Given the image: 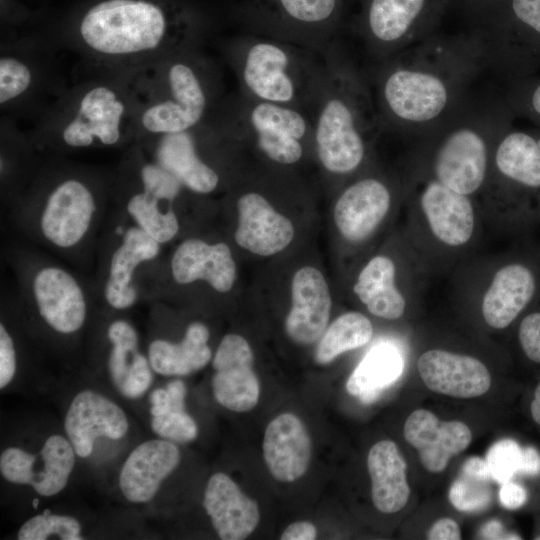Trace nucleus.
I'll list each match as a JSON object with an SVG mask.
<instances>
[{
    "label": "nucleus",
    "instance_id": "1",
    "mask_svg": "<svg viewBox=\"0 0 540 540\" xmlns=\"http://www.w3.org/2000/svg\"><path fill=\"white\" fill-rule=\"evenodd\" d=\"M488 70L479 33L429 35L366 72L383 131L416 139L446 120Z\"/></svg>",
    "mask_w": 540,
    "mask_h": 540
},
{
    "label": "nucleus",
    "instance_id": "2",
    "mask_svg": "<svg viewBox=\"0 0 540 540\" xmlns=\"http://www.w3.org/2000/svg\"><path fill=\"white\" fill-rule=\"evenodd\" d=\"M114 173L69 162L40 165L9 207L15 229L31 244L76 266L96 262L111 206Z\"/></svg>",
    "mask_w": 540,
    "mask_h": 540
},
{
    "label": "nucleus",
    "instance_id": "3",
    "mask_svg": "<svg viewBox=\"0 0 540 540\" xmlns=\"http://www.w3.org/2000/svg\"><path fill=\"white\" fill-rule=\"evenodd\" d=\"M206 28L204 14L182 0H97L72 33L92 59L125 72L199 46Z\"/></svg>",
    "mask_w": 540,
    "mask_h": 540
},
{
    "label": "nucleus",
    "instance_id": "4",
    "mask_svg": "<svg viewBox=\"0 0 540 540\" xmlns=\"http://www.w3.org/2000/svg\"><path fill=\"white\" fill-rule=\"evenodd\" d=\"M324 73L310 117L315 156L335 178H351L369 168L383 131L367 73L339 41L322 55Z\"/></svg>",
    "mask_w": 540,
    "mask_h": 540
},
{
    "label": "nucleus",
    "instance_id": "5",
    "mask_svg": "<svg viewBox=\"0 0 540 540\" xmlns=\"http://www.w3.org/2000/svg\"><path fill=\"white\" fill-rule=\"evenodd\" d=\"M136 110L135 141L196 127L221 102V75L199 50L186 48L123 72Z\"/></svg>",
    "mask_w": 540,
    "mask_h": 540
},
{
    "label": "nucleus",
    "instance_id": "6",
    "mask_svg": "<svg viewBox=\"0 0 540 540\" xmlns=\"http://www.w3.org/2000/svg\"><path fill=\"white\" fill-rule=\"evenodd\" d=\"M512 116L504 98L470 95L440 125L416 139L405 168L479 200L495 142Z\"/></svg>",
    "mask_w": 540,
    "mask_h": 540
},
{
    "label": "nucleus",
    "instance_id": "7",
    "mask_svg": "<svg viewBox=\"0 0 540 540\" xmlns=\"http://www.w3.org/2000/svg\"><path fill=\"white\" fill-rule=\"evenodd\" d=\"M404 231L432 274H451L477 254L485 226L477 198L405 168Z\"/></svg>",
    "mask_w": 540,
    "mask_h": 540
},
{
    "label": "nucleus",
    "instance_id": "8",
    "mask_svg": "<svg viewBox=\"0 0 540 540\" xmlns=\"http://www.w3.org/2000/svg\"><path fill=\"white\" fill-rule=\"evenodd\" d=\"M452 296L490 329L509 328L540 300V244L527 236L506 251L475 254L452 273Z\"/></svg>",
    "mask_w": 540,
    "mask_h": 540
},
{
    "label": "nucleus",
    "instance_id": "9",
    "mask_svg": "<svg viewBox=\"0 0 540 540\" xmlns=\"http://www.w3.org/2000/svg\"><path fill=\"white\" fill-rule=\"evenodd\" d=\"M223 54L240 94L310 115L324 73L323 56L287 41L247 32L227 39Z\"/></svg>",
    "mask_w": 540,
    "mask_h": 540
},
{
    "label": "nucleus",
    "instance_id": "10",
    "mask_svg": "<svg viewBox=\"0 0 540 540\" xmlns=\"http://www.w3.org/2000/svg\"><path fill=\"white\" fill-rule=\"evenodd\" d=\"M479 202L485 225L499 234L521 238L540 224V134L511 124L501 131Z\"/></svg>",
    "mask_w": 540,
    "mask_h": 540
},
{
    "label": "nucleus",
    "instance_id": "11",
    "mask_svg": "<svg viewBox=\"0 0 540 540\" xmlns=\"http://www.w3.org/2000/svg\"><path fill=\"white\" fill-rule=\"evenodd\" d=\"M135 122V103L124 76L91 82L73 92L31 144L36 151L57 153L123 147L135 141Z\"/></svg>",
    "mask_w": 540,
    "mask_h": 540
},
{
    "label": "nucleus",
    "instance_id": "12",
    "mask_svg": "<svg viewBox=\"0 0 540 540\" xmlns=\"http://www.w3.org/2000/svg\"><path fill=\"white\" fill-rule=\"evenodd\" d=\"M6 259L16 281V302L50 332L70 337L82 331L97 300L94 284L27 245H10Z\"/></svg>",
    "mask_w": 540,
    "mask_h": 540
},
{
    "label": "nucleus",
    "instance_id": "13",
    "mask_svg": "<svg viewBox=\"0 0 540 540\" xmlns=\"http://www.w3.org/2000/svg\"><path fill=\"white\" fill-rule=\"evenodd\" d=\"M186 191L139 144L133 143L114 172L111 207L166 245L181 231L177 202Z\"/></svg>",
    "mask_w": 540,
    "mask_h": 540
},
{
    "label": "nucleus",
    "instance_id": "14",
    "mask_svg": "<svg viewBox=\"0 0 540 540\" xmlns=\"http://www.w3.org/2000/svg\"><path fill=\"white\" fill-rule=\"evenodd\" d=\"M216 112L242 145H252L274 165L295 166L308 151L315 152L312 120L303 110L237 92L221 101Z\"/></svg>",
    "mask_w": 540,
    "mask_h": 540
},
{
    "label": "nucleus",
    "instance_id": "15",
    "mask_svg": "<svg viewBox=\"0 0 540 540\" xmlns=\"http://www.w3.org/2000/svg\"><path fill=\"white\" fill-rule=\"evenodd\" d=\"M352 0H240L232 10L244 32L324 55L338 42Z\"/></svg>",
    "mask_w": 540,
    "mask_h": 540
},
{
    "label": "nucleus",
    "instance_id": "16",
    "mask_svg": "<svg viewBox=\"0 0 540 540\" xmlns=\"http://www.w3.org/2000/svg\"><path fill=\"white\" fill-rule=\"evenodd\" d=\"M162 246L110 206L96 254L93 284L97 300L118 312L134 307L142 300L144 268L160 257Z\"/></svg>",
    "mask_w": 540,
    "mask_h": 540
},
{
    "label": "nucleus",
    "instance_id": "17",
    "mask_svg": "<svg viewBox=\"0 0 540 540\" xmlns=\"http://www.w3.org/2000/svg\"><path fill=\"white\" fill-rule=\"evenodd\" d=\"M433 276L402 229L394 251H381L365 262L352 291L370 314L395 321L420 306Z\"/></svg>",
    "mask_w": 540,
    "mask_h": 540
},
{
    "label": "nucleus",
    "instance_id": "18",
    "mask_svg": "<svg viewBox=\"0 0 540 540\" xmlns=\"http://www.w3.org/2000/svg\"><path fill=\"white\" fill-rule=\"evenodd\" d=\"M147 154L196 195H209L223 183L215 155L242 145L214 111L208 119L184 132L137 140Z\"/></svg>",
    "mask_w": 540,
    "mask_h": 540
},
{
    "label": "nucleus",
    "instance_id": "19",
    "mask_svg": "<svg viewBox=\"0 0 540 540\" xmlns=\"http://www.w3.org/2000/svg\"><path fill=\"white\" fill-rule=\"evenodd\" d=\"M351 22L373 63L436 32L454 0H357Z\"/></svg>",
    "mask_w": 540,
    "mask_h": 540
},
{
    "label": "nucleus",
    "instance_id": "20",
    "mask_svg": "<svg viewBox=\"0 0 540 540\" xmlns=\"http://www.w3.org/2000/svg\"><path fill=\"white\" fill-rule=\"evenodd\" d=\"M473 29L494 74L517 78L540 62V0H500Z\"/></svg>",
    "mask_w": 540,
    "mask_h": 540
},
{
    "label": "nucleus",
    "instance_id": "21",
    "mask_svg": "<svg viewBox=\"0 0 540 540\" xmlns=\"http://www.w3.org/2000/svg\"><path fill=\"white\" fill-rule=\"evenodd\" d=\"M404 174L376 171L374 166L348 180L333 209L335 226L351 245L370 241L404 202Z\"/></svg>",
    "mask_w": 540,
    "mask_h": 540
},
{
    "label": "nucleus",
    "instance_id": "22",
    "mask_svg": "<svg viewBox=\"0 0 540 540\" xmlns=\"http://www.w3.org/2000/svg\"><path fill=\"white\" fill-rule=\"evenodd\" d=\"M159 258L145 267L142 291L149 284L170 280L177 286L204 282L217 293H227L236 280V264L224 242L189 237L175 247L164 266Z\"/></svg>",
    "mask_w": 540,
    "mask_h": 540
},
{
    "label": "nucleus",
    "instance_id": "23",
    "mask_svg": "<svg viewBox=\"0 0 540 540\" xmlns=\"http://www.w3.org/2000/svg\"><path fill=\"white\" fill-rule=\"evenodd\" d=\"M76 452L62 435L49 436L38 454L8 447L0 455L1 475L14 484L29 485L39 495L60 493L68 483L75 465Z\"/></svg>",
    "mask_w": 540,
    "mask_h": 540
},
{
    "label": "nucleus",
    "instance_id": "24",
    "mask_svg": "<svg viewBox=\"0 0 540 540\" xmlns=\"http://www.w3.org/2000/svg\"><path fill=\"white\" fill-rule=\"evenodd\" d=\"M253 351L245 338L227 334L212 360V390L215 400L234 412H247L258 403L260 384L253 369Z\"/></svg>",
    "mask_w": 540,
    "mask_h": 540
},
{
    "label": "nucleus",
    "instance_id": "25",
    "mask_svg": "<svg viewBox=\"0 0 540 540\" xmlns=\"http://www.w3.org/2000/svg\"><path fill=\"white\" fill-rule=\"evenodd\" d=\"M64 428L76 455L89 457L97 438H123L129 429L124 410L105 395L82 390L74 396L65 415Z\"/></svg>",
    "mask_w": 540,
    "mask_h": 540
},
{
    "label": "nucleus",
    "instance_id": "26",
    "mask_svg": "<svg viewBox=\"0 0 540 540\" xmlns=\"http://www.w3.org/2000/svg\"><path fill=\"white\" fill-rule=\"evenodd\" d=\"M416 366L422 381L430 390L450 397H479L491 385L487 366L469 354L431 348L419 355Z\"/></svg>",
    "mask_w": 540,
    "mask_h": 540
},
{
    "label": "nucleus",
    "instance_id": "27",
    "mask_svg": "<svg viewBox=\"0 0 540 540\" xmlns=\"http://www.w3.org/2000/svg\"><path fill=\"white\" fill-rule=\"evenodd\" d=\"M108 343L106 368L117 391L127 399H138L150 388L153 369L140 349L135 326L123 317H114L105 327Z\"/></svg>",
    "mask_w": 540,
    "mask_h": 540
},
{
    "label": "nucleus",
    "instance_id": "28",
    "mask_svg": "<svg viewBox=\"0 0 540 540\" xmlns=\"http://www.w3.org/2000/svg\"><path fill=\"white\" fill-rule=\"evenodd\" d=\"M180 460L181 453L172 441L159 438L142 442L121 467L118 483L122 495L131 503L150 502Z\"/></svg>",
    "mask_w": 540,
    "mask_h": 540
},
{
    "label": "nucleus",
    "instance_id": "29",
    "mask_svg": "<svg viewBox=\"0 0 540 540\" xmlns=\"http://www.w3.org/2000/svg\"><path fill=\"white\" fill-rule=\"evenodd\" d=\"M238 225L234 238L242 248L262 256L285 249L294 237L292 222L276 211L258 191L242 193L236 202Z\"/></svg>",
    "mask_w": 540,
    "mask_h": 540
},
{
    "label": "nucleus",
    "instance_id": "30",
    "mask_svg": "<svg viewBox=\"0 0 540 540\" xmlns=\"http://www.w3.org/2000/svg\"><path fill=\"white\" fill-rule=\"evenodd\" d=\"M292 307L285 320L287 335L297 344L316 342L325 332L332 299L323 274L316 268H300L292 278Z\"/></svg>",
    "mask_w": 540,
    "mask_h": 540
},
{
    "label": "nucleus",
    "instance_id": "31",
    "mask_svg": "<svg viewBox=\"0 0 540 540\" xmlns=\"http://www.w3.org/2000/svg\"><path fill=\"white\" fill-rule=\"evenodd\" d=\"M404 437L419 452L425 469L439 473L447 467L451 457L469 446L472 433L463 422H444L426 409H417L404 424Z\"/></svg>",
    "mask_w": 540,
    "mask_h": 540
},
{
    "label": "nucleus",
    "instance_id": "32",
    "mask_svg": "<svg viewBox=\"0 0 540 540\" xmlns=\"http://www.w3.org/2000/svg\"><path fill=\"white\" fill-rule=\"evenodd\" d=\"M203 506L222 540H242L260 520L256 501L245 495L225 473L213 474L206 485Z\"/></svg>",
    "mask_w": 540,
    "mask_h": 540
},
{
    "label": "nucleus",
    "instance_id": "33",
    "mask_svg": "<svg viewBox=\"0 0 540 540\" xmlns=\"http://www.w3.org/2000/svg\"><path fill=\"white\" fill-rule=\"evenodd\" d=\"M311 448L307 428L295 414H280L266 427L263 456L271 475L278 481L293 482L301 478L309 467Z\"/></svg>",
    "mask_w": 540,
    "mask_h": 540
},
{
    "label": "nucleus",
    "instance_id": "34",
    "mask_svg": "<svg viewBox=\"0 0 540 540\" xmlns=\"http://www.w3.org/2000/svg\"><path fill=\"white\" fill-rule=\"evenodd\" d=\"M209 338V328L200 321L189 323L178 341L154 337L147 347L153 371L162 376H187L203 369L212 358Z\"/></svg>",
    "mask_w": 540,
    "mask_h": 540
},
{
    "label": "nucleus",
    "instance_id": "35",
    "mask_svg": "<svg viewBox=\"0 0 540 540\" xmlns=\"http://www.w3.org/2000/svg\"><path fill=\"white\" fill-rule=\"evenodd\" d=\"M371 478V496L376 509L385 514L402 510L408 502L410 488L406 477L407 464L391 440L372 446L367 457Z\"/></svg>",
    "mask_w": 540,
    "mask_h": 540
},
{
    "label": "nucleus",
    "instance_id": "36",
    "mask_svg": "<svg viewBox=\"0 0 540 540\" xmlns=\"http://www.w3.org/2000/svg\"><path fill=\"white\" fill-rule=\"evenodd\" d=\"M404 365V353L399 344L378 341L351 373L346 389L363 403H372L385 387L399 379Z\"/></svg>",
    "mask_w": 540,
    "mask_h": 540
},
{
    "label": "nucleus",
    "instance_id": "37",
    "mask_svg": "<svg viewBox=\"0 0 540 540\" xmlns=\"http://www.w3.org/2000/svg\"><path fill=\"white\" fill-rule=\"evenodd\" d=\"M186 394V386L180 379L150 393V426L160 438L174 443H188L197 438V423L185 410Z\"/></svg>",
    "mask_w": 540,
    "mask_h": 540
},
{
    "label": "nucleus",
    "instance_id": "38",
    "mask_svg": "<svg viewBox=\"0 0 540 540\" xmlns=\"http://www.w3.org/2000/svg\"><path fill=\"white\" fill-rule=\"evenodd\" d=\"M372 337L373 325L367 316L357 311L346 312L323 333L315 351V361L328 364L340 354L364 346Z\"/></svg>",
    "mask_w": 540,
    "mask_h": 540
},
{
    "label": "nucleus",
    "instance_id": "39",
    "mask_svg": "<svg viewBox=\"0 0 540 540\" xmlns=\"http://www.w3.org/2000/svg\"><path fill=\"white\" fill-rule=\"evenodd\" d=\"M491 480L493 478L485 460L479 457L467 459L450 487L451 504L462 512L484 510L492 499Z\"/></svg>",
    "mask_w": 540,
    "mask_h": 540
},
{
    "label": "nucleus",
    "instance_id": "40",
    "mask_svg": "<svg viewBox=\"0 0 540 540\" xmlns=\"http://www.w3.org/2000/svg\"><path fill=\"white\" fill-rule=\"evenodd\" d=\"M36 70L28 59L12 52L0 58V103L5 107L20 101L36 84Z\"/></svg>",
    "mask_w": 540,
    "mask_h": 540
},
{
    "label": "nucleus",
    "instance_id": "41",
    "mask_svg": "<svg viewBox=\"0 0 540 540\" xmlns=\"http://www.w3.org/2000/svg\"><path fill=\"white\" fill-rule=\"evenodd\" d=\"M56 536L62 540H81L79 521L68 515L43 513L28 519L19 529V540H45Z\"/></svg>",
    "mask_w": 540,
    "mask_h": 540
},
{
    "label": "nucleus",
    "instance_id": "42",
    "mask_svg": "<svg viewBox=\"0 0 540 540\" xmlns=\"http://www.w3.org/2000/svg\"><path fill=\"white\" fill-rule=\"evenodd\" d=\"M523 447L513 439H502L494 443L486 454V464L493 478L503 484L520 474Z\"/></svg>",
    "mask_w": 540,
    "mask_h": 540
},
{
    "label": "nucleus",
    "instance_id": "43",
    "mask_svg": "<svg viewBox=\"0 0 540 540\" xmlns=\"http://www.w3.org/2000/svg\"><path fill=\"white\" fill-rule=\"evenodd\" d=\"M504 100L511 112L524 114L540 124V81L527 84L516 82Z\"/></svg>",
    "mask_w": 540,
    "mask_h": 540
},
{
    "label": "nucleus",
    "instance_id": "44",
    "mask_svg": "<svg viewBox=\"0 0 540 540\" xmlns=\"http://www.w3.org/2000/svg\"><path fill=\"white\" fill-rule=\"evenodd\" d=\"M517 340L526 358L540 364V300L519 319Z\"/></svg>",
    "mask_w": 540,
    "mask_h": 540
},
{
    "label": "nucleus",
    "instance_id": "45",
    "mask_svg": "<svg viewBox=\"0 0 540 540\" xmlns=\"http://www.w3.org/2000/svg\"><path fill=\"white\" fill-rule=\"evenodd\" d=\"M17 350L12 333L4 320L0 323V388L13 380L17 371Z\"/></svg>",
    "mask_w": 540,
    "mask_h": 540
},
{
    "label": "nucleus",
    "instance_id": "46",
    "mask_svg": "<svg viewBox=\"0 0 540 540\" xmlns=\"http://www.w3.org/2000/svg\"><path fill=\"white\" fill-rule=\"evenodd\" d=\"M500 0H454L473 26L481 22L497 6Z\"/></svg>",
    "mask_w": 540,
    "mask_h": 540
},
{
    "label": "nucleus",
    "instance_id": "47",
    "mask_svg": "<svg viewBox=\"0 0 540 540\" xmlns=\"http://www.w3.org/2000/svg\"><path fill=\"white\" fill-rule=\"evenodd\" d=\"M499 499L502 506L514 510L526 503L528 494L524 487L510 480L502 484L499 491Z\"/></svg>",
    "mask_w": 540,
    "mask_h": 540
},
{
    "label": "nucleus",
    "instance_id": "48",
    "mask_svg": "<svg viewBox=\"0 0 540 540\" xmlns=\"http://www.w3.org/2000/svg\"><path fill=\"white\" fill-rule=\"evenodd\" d=\"M427 538L431 540H459L461 539V531L453 519L441 518L431 526Z\"/></svg>",
    "mask_w": 540,
    "mask_h": 540
},
{
    "label": "nucleus",
    "instance_id": "49",
    "mask_svg": "<svg viewBox=\"0 0 540 540\" xmlns=\"http://www.w3.org/2000/svg\"><path fill=\"white\" fill-rule=\"evenodd\" d=\"M317 537L316 527L309 521L290 524L281 534V540H314Z\"/></svg>",
    "mask_w": 540,
    "mask_h": 540
},
{
    "label": "nucleus",
    "instance_id": "50",
    "mask_svg": "<svg viewBox=\"0 0 540 540\" xmlns=\"http://www.w3.org/2000/svg\"><path fill=\"white\" fill-rule=\"evenodd\" d=\"M520 474L537 476L540 474V453L531 446L523 448L522 466Z\"/></svg>",
    "mask_w": 540,
    "mask_h": 540
},
{
    "label": "nucleus",
    "instance_id": "51",
    "mask_svg": "<svg viewBox=\"0 0 540 540\" xmlns=\"http://www.w3.org/2000/svg\"><path fill=\"white\" fill-rule=\"evenodd\" d=\"M480 534L484 539H520L518 535L505 534L503 532V526L498 520L487 522L482 527Z\"/></svg>",
    "mask_w": 540,
    "mask_h": 540
},
{
    "label": "nucleus",
    "instance_id": "52",
    "mask_svg": "<svg viewBox=\"0 0 540 540\" xmlns=\"http://www.w3.org/2000/svg\"><path fill=\"white\" fill-rule=\"evenodd\" d=\"M531 415L533 420L540 425V383L534 392V399L531 403Z\"/></svg>",
    "mask_w": 540,
    "mask_h": 540
},
{
    "label": "nucleus",
    "instance_id": "53",
    "mask_svg": "<svg viewBox=\"0 0 540 540\" xmlns=\"http://www.w3.org/2000/svg\"><path fill=\"white\" fill-rule=\"evenodd\" d=\"M352 1H357V0H352Z\"/></svg>",
    "mask_w": 540,
    "mask_h": 540
}]
</instances>
